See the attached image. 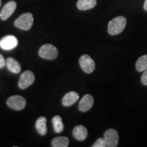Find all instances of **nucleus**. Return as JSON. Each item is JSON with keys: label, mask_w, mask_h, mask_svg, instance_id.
I'll return each instance as SVG.
<instances>
[{"label": "nucleus", "mask_w": 147, "mask_h": 147, "mask_svg": "<svg viewBox=\"0 0 147 147\" xmlns=\"http://www.w3.org/2000/svg\"><path fill=\"white\" fill-rule=\"evenodd\" d=\"M127 20L124 16H119L112 19L108 25V32L111 36L121 34L125 28Z\"/></svg>", "instance_id": "1"}, {"label": "nucleus", "mask_w": 147, "mask_h": 147, "mask_svg": "<svg viewBox=\"0 0 147 147\" xmlns=\"http://www.w3.org/2000/svg\"><path fill=\"white\" fill-rule=\"evenodd\" d=\"M34 23V16L30 12L21 14L14 21V25L18 29L24 31H28L32 28Z\"/></svg>", "instance_id": "2"}, {"label": "nucleus", "mask_w": 147, "mask_h": 147, "mask_svg": "<svg viewBox=\"0 0 147 147\" xmlns=\"http://www.w3.org/2000/svg\"><path fill=\"white\" fill-rule=\"evenodd\" d=\"M59 55L58 49L55 46L47 44L42 46L39 50L40 57L48 60H53L57 57Z\"/></svg>", "instance_id": "3"}, {"label": "nucleus", "mask_w": 147, "mask_h": 147, "mask_svg": "<svg viewBox=\"0 0 147 147\" xmlns=\"http://www.w3.org/2000/svg\"><path fill=\"white\" fill-rule=\"evenodd\" d=\"M26 100L21 95H12L7 100V105L11 109L21 110L26 106Z\"/></svg>", "instance_id": "4"}, {"label": "nucleus", "mask_w": 147, "mask_h": 147, "mask_svg": "<svg viewBox=\"0 0 147 147\" xmlns=\"http://www.w3.org/2000/svg\"><path fill=\"white\" fill-rule=\"evenodd\" d=\"M79 63L82 70L87 74L92 73L95 68L94 61L88 55H82L79 59Z\"/></svg>", "instance_id": "5"}, {"label": "nucleus", "mask_w": 147, "mask_h": 147, "mask_svg": "<svg viewBox=\"0 0 147 147\" xmlns=\"http://www.w3.org/2000/svg\"><path fill=\"white\" fill-rule=\"evenodd\" d=\"M35 81L34 74L32 71H25L20 76L18 87L21 89H25L31 86Z\"/></svg>", "instance_id": "6"}, {"label": "nucleus", "mask_w": 147, "mask_h": 147, "mask_svg": "<svg viewBox=\"0 0 147 147\" xmlns=\"http://www.w3.org/2000/svg\"><path fill=\"white\" fill-rule=\"evenodd\" d=\"M104 139L105 140L108 147H116L119 143V134L115 129H109L104 133Z\"/></svg>", "instance_id": "7"}, {"label": "nucleus", "mask_w": 147, "mask_h": 147, "mask_svg": "<svg viewBox=\"0 0 147 147\" xmlns=\"http://www.w3.org/2000/svg\"><path fill=\"white\" fill-rule=\"evenodd\" d=\"M18 45V40L15 36L12 35L6 36L0 40V47L3 50H12Z\"/></svg>", "instance_id": "8"}, {"label": "nucleus", "mask_w": 147, "mask_h": 147, "mask_svg": "<svg viewBox=\"0 0 147 147\" xmlns=\"http://www.w3.org/2000/svg\"><path fill=\"white\" fill-rule=\"evenodd\" d=\"M16 8V3L14 1H8L5 4L3 8L1 9L0 12V18L3 21H5L14 13Z\"/></svg>", "instance_id": "9"}, {"label": "nucleus", "mask_w": 147, "mask_h": 147, "mask_svg": "<svg viewBox=\"0 0 147 147\" xmlns=\"http://www.w3.org/2000/svg\"><path fill=\"white\" fill-rule=\"evenodd\" d=\"M94 103V100L92 95L89 94L84 95L78 104V109L80 112H87L92 108Z\"/></svg>", "instance_id": "10"}, {"label": "nucleus", "mask_w": 147, "mask_h": 147, "mask_svg": "<svg viewBox=\"0 0 147 147\" xmlns=\"http://www.w3.org/2000/svg\"><path fill=\"white\" fill-rule=\"evenodd\" d=\"M79 99V95L76 91H69L62 98V104L64 106H70L74 104Z\"/></svg>", "instance_id": "11"}, {"label": "nucleus", "mask_w": 147, "mask_h": 147, "mask_svg": "<svg viewBox=\"0 0 147 147\" xmlns=\"http://www.w3.org/2000/svg\"><path fill=\"white\" fill-rule=\"evenodd\" d=\"M72 135L75 139L78 140H84L87 138L88 131L87 128L83 125H76L74 128Z\"/></svg>", "instance_id": "12"}, {"label": "nucleus", "mask_w": 147, "mask_h": 147, "mask_svg": "<svg viewBox=\"0 0 147 147\" xmlns=\"http://www.w3.org/2000/svg\"><path fill=\"white\" fill-rule=\"evenodd\" d=\"M47 119L45 117H40L37 119L36 123V128L38 134L41 136H45L47 134Z\"/></svg>", "instance_id": "13"}, {"label": "nucleus", "mask_w": 147, "mask_h": 147, "mask_svg": "<svg viewBox=\"0 0 147 147\" xmlns=\"http://www.w3.org/2000/svg\"><path fill=\"white\" fill-rule=\"evenodd\" d=\"M6 66L11 72L14 74L19 73L21 70V67L19 63L12 57H8L5 60Z\"/></svg>", "instance_id": "14"}, {"label": "nucleus", "mask_w": 147, "mask_h": 147, "mask_svg": "<svg viewBox=\"0 0 147 147\" xmlns=\"http://www.w3.org/2000/svg\"><path fill=\"white\" fill-rule=\"evenodd\" d=\"M96 4V0H78L77 8L80 10H87L94 8Z\"/></svg>", "instance_id": "15"}, {"label": "nucleus", "mask_w": 147, "mask_h": 147, "mask_svg": "<svg viewBox=\"0 0 147 147\" xmlns=\"http://www.w3.org/2000/svg\"><path fill=\"white\" fill-rule=\"evenodd\" d=\"M69 140L68 138L59 136L54 138L51 141V145L53 147H67L69 145Z\"/></svg>", "instance_id": "16"}, {"label": "nucleus", "mask_w": 147, "mask_h": 147, "mask_svg": "<svg viewBox=\"0 0 147 147\" xmlns=\"http://www.w3.org/2000/svg\"><path fill=\"white\" fill-rule=\"evenodd\" d=\"M52 123L55 133H61L64 129V125L60 116H55L52 119Z\"/></svg>", "instance_id": "17"}, {"label": "nucleus", "mask_w": 147, "mask_h": 147, "mask_svg": "<svg viewBox=\"0 0 147 147\" xmlns=\"http://www.w3.org/2000/svg\"><path fill=\"white\" fill-rule=\"evenodd\" d=\"M136 67L138 71H144L147 69V55H144L138 58L136 63Z\"/></svg>", "instance_id": "18"}, {"label": "nucleus", "mask_w": 147, "mask_h": 147, "mask_svg": "<svg viewBox=\"0 0 147 147\" xmlns=\"http://www.w3.org/2000/svg\"><path fill=\"white\" fill-rule=\"evenodd\" d=\"M93 147H106V143L105 140L103 138L97 139L94 144H93Z\"/></svg>", "instance_id": "19"}, {"label": "nucleus", "mask_w": 147, "mask_h": 147, "mask_svg": "<svg viewBox=\"0 0 147 147\" xmlns=\"http://www.w3.org/2000/svg\"><path fill=\"white\" fill-rule=\"evenodd\" d=\"M141 82L145 86H147V69L144 71L141 76Z\"/></svg>", "instance_id": "20"}, {"label": "nucleus", "mask_w": 147, "mask_h": 147, "mask_svg": "<svg viewBox=\"0 0 147 147\" xmlns=\"http://www.w3.org/2000/svg\"><path fill=\"white\" fill-rule=\"evenodd\" d=\"M5 65H6V63H5V59L3 55L0 53V69L3 68Z\"/></svg>", "instance_id": "21"}, {"label": "nucleus", "mask_w": 147, "mask_h": 147, "mask_svg": "<svg viewBox=\"0 0 147 147\" xmlns=\"http://www.w3.org/2000/svg\"><path fill=\"white\" fill-rule=\"evenodd\" d=\"M144 9L146 11H147V0H145L144 3Z\"/></svg>", "instance_id": "22"}, {"label": "nucleus", "mask_w": 147, "mask_h": 147, "mask_svg": "<svg viewBox=\"0 0 147 147\" xmlns=\"http://www.w3.org/2000/svg\"><path fill=\"white\" fill-rule=\"evenodd\" d=\"M1 5V0H0V6Z\"/></svg>", "instance_id": "23"}]
</instances>
